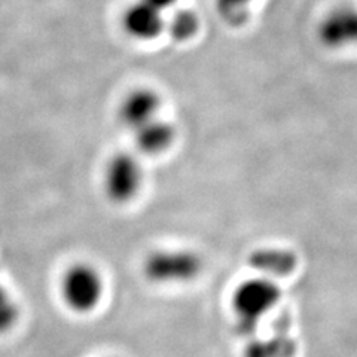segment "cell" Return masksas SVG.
<instances>
[{"instance_id":"cell-1","label":"cell","mask_w":357,"mask_h":357,"mask_svg":"<svg viewBox=\"0 0 357 357\" xmlns=\"http://www.w3.org/2000/svg\"><path fill=\"white\" fill-rule=\"evenodd\" d=\"M106 294L102 271L89 262H75L63 271L60 278V298L75 314L86 316L94 312Z\"/></svg>"},{"instance_id":"cell-2","label":"cell","mask_w":357,"mask_h":357,"mask_svg":"<svg viewBox=\"0 0 357 357\" xmlns=\"http://www.w3.org/2000/svg\"><path fill=\"white\" fill-rule=\"evenodd\" d=\"M280 296V289L268 278H249L240 283L231 298L240 331L252 333L268 312L274 310Z\"/></svg>"},{"instance_id":"cell-3","label":"cell","mask_w":357,"mask_h":357,"mask_svg":"<svg viewBox=\"0 0 357 357\" xmlns=\"http://www.w3.org/2000/svg\"><path fill=\"white\" fill-rule=\"evenodd\" d=\"M203 271L198 253L189 249L167 248L151 252L143 262V274L149 282L161 286L186 284Z\"/></svg>"},{"instance_id":"cell-4","label":"cell","mask_w":357,"mask_h":357,"mask_svg":"<svg viewBox=\"0 0 357 357\" xmlns=\"http://www.w3.org/2000/svg\"><path fill=\"white\" fill-rule=\"evenodd\" d=\"M144 169L137 155L116 152L106 161L102 172V188L110 203L130 204L143 191Z\"/></svg>"},{"instance_id":"cell-5","label":"cell","mask_w":357,"mask_h":357,"mask_svg":"<svg viewBox=\"0 0 357 357\" xmlns=\"http://www.w3.org/2000/svg\"><path fill=\"white\" fill-rule=\"evenodd\" d=\"M161 110V94L151 86H137L122 97L118 106V119L122 127L134 132L148 122L160 118Z\"/></svg>"},{"instance_id":"cell-6","label":"cell","mask_w":357,"mask_h":357,"mask_svg":"<svg viewBox=\"0 0 357 357\" xmlns=\"http://www.w3.org/2000/svg\"><path fill=\"white\" fill-rule=\"evenodd\" d=\"M317 36L325 47L333 50L357 45V6L342 5L333 8L320 21Z\"/></svg>"},{"instance_id":"cell-7","label":"cell","mask_w":357,"mask_h":357,"mask_svg":"<svg viewBox=\"0 0 357 357\" xmlns=\"http://www.w3.org/2000/svg\"><path fill=\"white\" fill-rule=\"evenodd\" d=\"M165 14L143 0H136L122 14V29L131 39L139 42L158 39L165 31Z\"/></svg>"},{"instance_id":"cell-8","label":"cell","mask_w":357,"mask_h":357,"mask_svg":"<svg viewBox=\"0 0 357 357\" xmlns=\"http://www.w3.org/2000/svg\"><path fill=\"white\" fill-rule=\"evenodd\" d=\"M132 137L134 144L142 155L160 156L174 146L177 131L170 121L160 116L134 131Z\"/></svg>"},{"instance_id":"cell-9","label":"cell","mask_w":357,"mask_h":357,"mask_svg":"<svg viewBox=\"0 0 357 357\" xmlns=\"http://www.w3.org/2000/svg\"><path fill=\"white\" fill-rule=\"evenodd\" d=\"M252 265L271 275H289L296 268V256L287 250H261L252 256Z\"/></svg>"},{"instance_id":"cell-10","label":"cell","mask_w":357,"mask_h":357,"mask_svg":"<svg viewBox=\"0 0 357 357\" xmlns=\"http://www.w3.org/2000/svg\"><path fill=\"white\" fill-rule=\"evenodd\" d=\"M199 17L191 8H176L167 17L165 31L176 42L191 40L199 30Z\"/></svg>"},{"instance_id":"cell-11","label":"cell","mask_w":357,"mask_h":357,"mask_svg":"<svg viewBox=\"0 0 357 357\" xmlns=\"http://www.w3.org/2000/svg\"><path fill=\"white\" fill-rule=\"evenodd\" d=\"M295 351V342L287 337V333L282 332L273 338L250 342L244 357H292Z\"/></svg>"},{"instance_id":"cell-12","label":"cell","mask_w":357,"mask_h":357,"mask_svg":"<svg viewBox=\"0 0 357 357\" xmlns=\"http://www.w3.org/2000/svg\"><path fill=\"white\" fill-rule=\"evenodd\" d=\"M253 2L255 0H216V8L229 26L240 27L248 22Z\"/></svg>"},{"instance_id":"cell-13","label":"cell","mask_w":357,"mask_h":357,"mask_svg":"<svg viewBox=\"0 0 357 357\" xmlns=\"http://www.w3.org/2000/svg\"><path fill=\"white\" fill-rule=\"evenodd\" d=\"M21 311L15 298L0 283V335L13 331L20 320Z\"/></svg>"},{"instance_id":"cell-14","label":"cell","mask_w":357,"mask_h":357,"mask_svg":"<svg viewBox=\"0 0 357 357\" xmlns=\"http://www.w3.org/2000/svg\"><path fill=\"white\" fill-rule=\"evenodd\" d=\"M143 2H146L152 8L158 9L160 13L167 14V15H169L172 10L176 9L178 5V0H143Z\"/></svg>"},{"instance_id":"cell-15","label":"cell","mask_w":357,"mask_h":357,"mask_svg":"<svg viewBox=\"0 0 357 357\" xmlns=\"http://www.w3.org/2000/svg\"><path fill=\"white\" fill-rule=\"evenodd\" d=\"M112 357H116V356H112Z\"/></svg>"}]
</instances>
